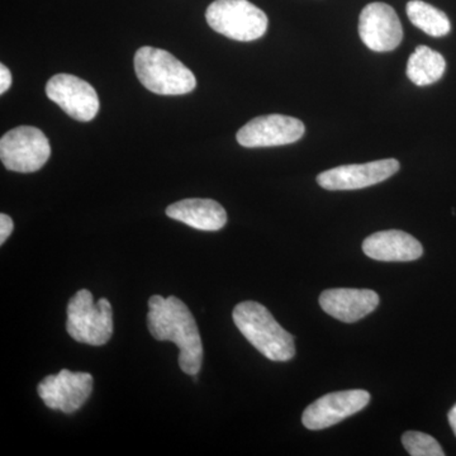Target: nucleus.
I'll return each instance as SVG.
<instances>
[{
	"mask_svg": "<svg viewBox=\"0 0 456 456\" xmlns=\"http://www.w3.org/2000/svg\"><path fill=\"white\" fill-rule=\"evenodd\" d=\"M448 419L449 424L452 426V431H454L456 436V404L452 408V410H450Z\"/></svg>",
	"mask_w": 456,
	"mask_h": 456,
	"instance_id": "21",
	"label": "nucleus"
},
{
	"mask_svg": "<svg viewBox=\"0 0 456 456\" xmlns=\"http://www.w3.org/2000/svg\"><path fill=\"white\" fill-rule=\"evenodd\" d=\"M305 131L303 122L294 117L268 114L246 123L237 132L236 139L240 145L248 149L284 146L301 140Z\"/></svg>",
	"mask_w": 456,
	"mask_h": 456,
	"instance_id": "9",
	"label": "nucleus"
},
{
	"mask_svg": "<svg viewBox=\"0 0 456 456\" xmlns=\"http://www.w3.org/2000/svg\"><path fill=\"white\" fill-rule=\"evenodd\" d=\"M402 444L412 456H444L443 448L430 435L419 431H408L402 436Z\"/></svg>",
	"mask_w": 456,
	"mask_h": 456,
	"instance_id": "18",
	"label": "nucleus"
},
{
	"mask_svg": "<svg viewBox=\"0 0 456 456\" xmlns=\"http://www.w3.org/2000/svg\"><path fill=\"white\" fill-rule=\"evenodd\" d=\"M51 147L46 134L32 126H20L0 140V159L8 170L35 173L47 163Z\"/></svg>",
	"mask_w": 456,
	"mask_h": 456,
	"instance_id": "6",
	"label": "nucleus"
},
{
	"mask_svg": "<svg viewBox=\"0 0 456 456\" xmlns=\"http://www.w3.org/2000/svg\"><path fill=\"white\" fill-rule=\"evenodd\" d=\"M362 251L370 259L378 261H415L424 255L419 240L403 231L389 230L367 237Z\"/></svg>",
	"mask_w": 456,
	"mask_h": 456,
	"instance_id": "14",
	"label": "nucleus"
},
{
	"mask_svg": "<svg viewBox=\"0 0 456 456\" xmlns=\"http://www.w3.org/2000/svg\"><path fill=\"white\" fill-rule=\"evenodd\" d=\"M407 16L412 25L432 37H443L452 29V23L443 11L432 7L422 0H411L407 4Z\"/></svg>",
	"mask_w": 456,
	"mask_h": 456,
	"instance_id": "17",
	"label": "nucleus"
},
{
	"mask_svg": "<svg viewBox=\"0 0 456 456\" xmlns=\"http://www.w3.org/2000/svg\"><path fill=\"white\" fill-rule=\"evenodd\" d=\"M167 215L200 231H218L227 224V213L220 203L200 198L170 204Z\"/></svg>",
	"mask_w": 456,
	"mask_h": 456,
	"instance_id": "15",
	"label": "nucleus"
},
{
	"mask_svg": "<svg viewBox=\"0 0 456 456\" xmlns=\"http://www.w3.org/2000/svg\"><path fill=\"white\" fill-rule=\"evenodd\" d=\"M233 322L246 340L272 362H289L296 355L294 338L279 325L269 310L254 301L240 303Z\"/></svg>",
	"mask_w": 456,
	"mask_h": 456,
	"instance_id": "2",
	"label": "nucleus"
},
{
	"mask_svg": "<svg viewBox=\"0 0 456 456\" xmlns=\"http://www.w3.org/2000/svg\"><path fill=\"white\" fill-rule=\"evenodd\" d=\"M14 224L8 215H0V245H4L11 233L13 232Z\"/></svg>",
	"mask_w": 456,
	"mask_h": 456,
	"instance_id": "19",
	"label": "nucleus"
},
{
	"mask_svg": "<svg viewBox=\"0 0 456 456\" xmlns=\"http://www.w3.org/2000/svg\"><path fill=\"white\" fill-rule=\"evenodd\" d=\"M380 298L370 289L336 288L320 296V305L330 316L342 322L353 323L367 317L379 305Z\"/></svg>",
	"mask_w": 456,
	"mask_h": 456,
	"instance_id": "13",
	"label": "nucleus"
},
{
	"mask_svg": "<svg viewBox=\"0 0 456 456\" xmlns=\"http://www.w3.org/2000/svg\"><path fill=\"white\" fill-rule=\"evenodd\" d=\"M147 326L158 341H171L179 347V365L188 375L200 373L203 362V345L196 318L184 302L176 297L149 299Z\"/></svg>",
	"mask_w": 456,
	"mask_h": 456,
	"instance_id": "1",
	"label": "nucleus"
},
{
	"mask_svg": "<svg viewBox=\"0 0 456 456\" xmlns=\"http://www.w3.org/2000/svg\"><path fill=\"white\" fill-rule=\"evenodd\" d=\"M369 402L370 395L362 389L330 393L305 408L302 422L308 430H325L364 410Z\"/></svg>",
	"mask_w": 456,
	"mask_h": 456,
	"instance_id": "10",
	"label": "nucleus"
},
{
	"mask_svg": "<svg viewBox=\"0 0 456 456\" xmlns=\"http://www.w3.org/2000/svg\"><path fill=\"white\" fill-rule=\"evenodd\" d=\"M93 379L89 373L62 369L57 375H49L37 387V393L51 410H59L66 415L77 412L88 401L93 392Z\"/></svg>",
	"mask_w": 456,
	"mask_h": 456,
	"instance_id": "7",
	"label": "nucleus"
},
{
	"mask_svg": "<svg viewBox=\"0 0 456 456\" xmlns=\"http://www.w3.org/2000/svg\"><path fill=\"white\" fill-rule=\"evenodd\" d=\"M446 61L437 51L419 46L407 62V77L417 86H431L439 82L445 73Z\"/></svg>",
	"mask_w": 456,
	"mask_h": 456,
	"instance_id": "16",
	"label": "nucleus"
},
{
	"mask_svg": "<svg viewBox=\"0 0 456 456\" xmlns=\"http://www.w3.org/2000/svg\"><path fill=\"white\" fill-rule=\"evenodd\" d=\"M50 101L61 108L71 118L90 122L99 112V98L95 89L86 80L70 74H57L46 86Z\"/></svg>",
	"mask_w": 456,
	"mask_h": 456,
	"instance_id": "8",
	"label": "nucleus"
},
{
	"mask_svg": "<svg viewBox=\"0 0 456 456\" xmlns=\"http://www.w3.org/2000/svg\"><path fill=\"white\" fill-rule=\"evenodd\" d=\"M66 331L75 341L92 346H102L113 335L112 305L106 298L97 303L88 289H82L71 297L68 305Z\"/></svg>",
	"mask_w": 456,
	"mask_h": 456,
	"instance_id": "4",
	"label": "nucleus"
},
{
	"mask_svg": "<svg viewBox=\"0 0 456 456\" xmlns=\"http://www.w3.org/2000/svg\"><path fill=\"white\" fill-rule=\"evenodd\" d=\"M399 167L401 165L395 159L367 164L342 165L321 173L317 176V183L327 191H356L391 178Z\"/></svg>",
	"mask_w": 456,
	"mask_h": 456,
	"instance_id": "12",
	"label": "nucleus"
},
{
	"mask_svg": "<svg viewBox=\"0 0 456 456\" xmlns=\"http://www.w3.org/2000/svg\"><path fill=\"white\" fill-rule=\"evenodd\" d=\"M134 71L141 84L159 95H184L197 86L194 74L167 51L141 47L134 55Z\"/></svg>",
	"mask_w": 456,
	"mask_h": 456,
	"instance_id": "3",
	"label": "nucleus"
},
{
	"mask_svg": "<svg viewBox=\"0 0 456 456\" xmlns=\"http://www.w3.org/2000/svg\"><path fill=\"white\" fill-rule=\"evenodd\" d=\"M12 86V74L4 64L0 65V94H4Z\"/></svg>",
	"mask_w": 456,
	"mask_h": 456,
	"instance_id": "20",
	"label": "nucleus"
},
{
	"mask_svg": "<svg viewBox=\"0 0 456 456\" xmlns=\"http://www.w3.org/2000/svg\"><path fill=\"white\" fill-rule=\"evenodd\" d=\"M206 20L213 31L240 42L259 40L269 25L266 14L248 0H215Z\"/></svg>",
	"mask_w": 456,
	"mask_h": 456,
	"instance_id": "5",
	"label": "nucleus"
},
{
	"mask_svg": "<svg viewBox=\"0 0 456 456\" xmlns=\"http://www.w3.org/2000/svg\"><path fill=\"white\" fill-rule=\"evenodd\" d=\"M359 35L375 53H389L403 40V28L395 9L386 3H370L359 18Z\"/></svg>",
	"mask_w": 456,
	"mask_h": 456,
	"instance_id": "11",
	"label": "nucleus"
}]
</instances>
